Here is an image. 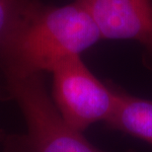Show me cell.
<instances>
[{
    "label": "cell",
    "mask_w": 152,
    "mask_h": 152,
    "mask_svg": "<svg viewBox=\"0 0 152 152\" xmlns=\"http://www.w3.org/2000/svg\"><path fill=\"white\" fill-rule=\"evenodd\" d=\"M38 4L36 0H0V50L17 34Z\"/></svg>",
    "instance_id": "cell-6"
},
{
    "label": "cell",
    "mask_w": 152,
    "mask_h": 152,
    "mask_svg": "<svg viewBox=\"0 0 152 152\" xmlns=\"http://www.w3.org/2000/svg\"><path fill=\"white\" fill-rule=\"evenodd\" d=\"M100 39L99 30L81 1L59 7L39 2L17 34L0 50V62L5 74H42Z\"/></svg>",
    "instance_id": "cell-1"
},
{
    "label": "cell",
    "mask_w": 152,
    "mask_h": 152,
    "mask_svg": "<svg viewBox=\"0 0 152 152\" xmlns=\"http://www.w3.org/2000/svg\"><path fill=\"white\" fill-rule=\"evenodd\" d=\"M101 39H132L145 48L152 69V3L150 0H83Z\"/></svg>",
    "instance_id": "cell-4"
},
{
    "label": "cell",
    "mask_w": 152,
    "mask_h": 152,
    "mask_svg": "<svg viewBox=\"0 0 152 152\" xmlns=\"http://www.w3.org/2000/svg\"><path fill=\"white\" fill-rule=\"evenodd\" d=\"M118 101L105 126L152 144V101L117 88Z\"/></svg>",
    "instance_id": "cell-5"
},
{
    "label": "cell",
    "mask_w": 152,
    "mask_h": 152,
    "mask_svg": "<svg viewBox=\"0 0 152 152\" xmlns=\"http://www.w3.org/2000/svg\"><path fill=\"white\" fill-rule=\"evenodd\" d=\"M53 74L51 98L60 115L73 129L83 132L96 123H106L118 101L117 87L94 75L80 54L62 59Z\"/></svg>",
    "instance_id": "cell-3"
},
{
    "label": "cell",
    "mask_w": 152,
    "mask_h": 152,
    "mask_svg": "<svg viewBox=\"0 0 152 152\" xmlns=\"http://www.w3.org/2000/svg\"><path fill=\"white\" fill-rule=\"evenodd\" d=\"M79 1H83V0H79Z\"/></svg>",
    "instance_id": "cell-7"
},
{
    "label": "cell",
    "mask_w": 152,
    "mask_h": 152,
    "mask_svg": "<svg viewBox=\"0 0 152 152\" xmlns=\"http://www.w3.org/2000/svg\"><path fill=\"white\" fill-rule=\"evenodd\" d=\"M5 75L26 124L25 133L13 143V152H109L94 145L63 120L48 95L42 74Z\"/></svg>",
    "instance_id": "cell-2"
}]
</instances>
